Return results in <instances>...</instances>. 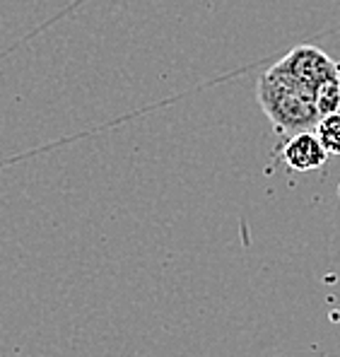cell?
I'll return each instance as SVG.
<instances>
[{"label":"cell","instance_id":"1","mask_svg":"<svg viewBox=\"0 0 340 357\" xmlns=\"http://www.w3.org/2000/svg\"><path fill=\"white\" fill-rule=\"evenodd\" d=\"M258 104L263 114L268 116L270 126L278 135L302 133V130H314L321 119L316 109V99L307 89H302L295 80L282 75L273 66L258 77Z\"/></svg>","mask_w":340,"mask_h":357},{"label":"cell","instance_id":"2","mask_svg":"<svg viewBox=\"0 0 340 357\" xmlns=\"http://www.w3.org/2000/svg\"><path fill=\"white\" fill-rule=\"evenodd\" d=\"M273 68L295 80L302 89H307L314 99H318L323 89L340 85V63L333 61L326 51L309 44L295 46L290 54L273 63Z\"/></svg>","mask_w":340,"mask_h":357},{"label":"cell","instance_id":"3","mask_svg":"<svg viewBox=\"0 0 340 357\" xmlns=\"http://www.w3.org/2000/svg\"><path fill=\"white\" fill-rule=\"evenodd\" d=\"M282 160L292 172H314L326 165L328 152L323 150L314 130H302V133L290 135L287 143L282 145Z\"/></svg>","mask_w":340,"mask_h":357},{"label":"cell","instance_id":"4","mask_svg":"<svg viewBox=\"0 0 340 357\" xmlns=\"http://www.w3.org/2000/svg\"><path fill=\"white\" fill-rule=\"evenodd\" d=\"M314 133L318 135L323 150L328 152V157H340V112L326 114V116L318 119Z\"/></svg>","mask_w":340,"mask_h":357},{"label":"cell","instance_id":"5","mask_svg":"<svg viewBox=\"0 0 340 357\" xmlns=\"http://www.w3.org/2000/svg\"><path fill=\"white\" fill-rule=\"evenodd\" d=\"M338 191H340V183H338Z\"/></svg>","mask_w":340,"mask_h":357},{"label":"cell","instance_id":"6","mask_svg":"<svg viewBox=\"0 0 340 357\" xmlns=\"http://www.w3.org/2000/svg\"><path fill=\"white\" fill-rule=\"evenodd\" d=\"M338 198H340V191H338Z\"/></svg>","mask_w":340,"mask_h":357}]
</instances>
